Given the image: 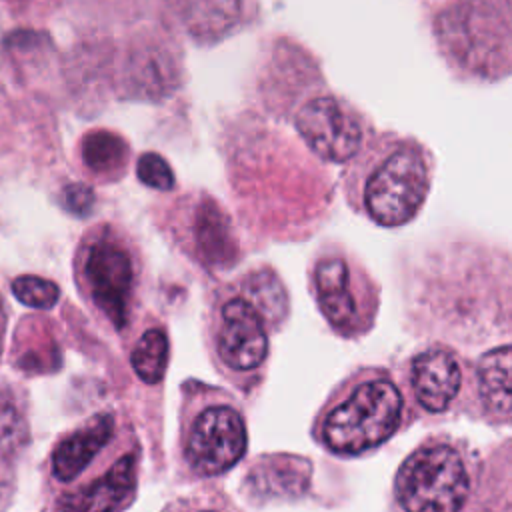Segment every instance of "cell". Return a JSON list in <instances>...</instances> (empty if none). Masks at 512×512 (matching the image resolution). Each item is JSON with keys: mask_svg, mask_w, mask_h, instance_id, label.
I'll return each instance as SVG.
<instances>
[{"mask_svg": "<svg viewBox=\"0 0 512 512\" xmlns=\"http://www.w3.org/2000/svg\"><path fill=\"white\" fill-rule=\"evenodd\" d=\"M256 310L264 314H280V300L284 302V292L278 280L272 276L268 278V272H260L250 282V296H246Z\"/></svg>", "mask_w": 512, "mask_h": 512, "instance_id": "obj_22", "label": "cell"}, {"mask_svg": "<svg viewBox=\"0 0 512 512\" xmlns=\"http://www.w3.org/2000/svg\"><path fill=\"white\" fill-rule=\"evenodd\" d=\"M476 386L482 404L494 414H512V346L486 352L476 368Z\"/></svg>", "mask_w": 512, "mask_h": 512, "instance_id": "obj_16", "label": "cell"}, {"mask_svg": "<svg viewBox=\"0 0 512 512\" xmlns=\"http://www.w3.org/2000/svg\"><path fill=\"white\" fill-rule=\"evenodd\" d=\"M12 292L22 304L38 310L52 308L60 296L58 286L40 276H18L12 282Z\"/></svg>", "mask_w": 512, "mask_h": 512, "instance_id": "obj_20", "label": "cell"}, {"mask_svg": "<svg viewBox=\"0 0 512 512\" xmlns=\"http://www.w3.org/2000/svg\"><path fill=\"white\" fill-rule=\"evenodd\" d=\"M0 344H2V316H0Z\"/></svg>", "mask_w": 512, "mask_h": 512, "instance_id": "obj_25", "label": "cell"}, {"mask_svg": "<svg viewBox=\"0 0 512 512\" xmlns=\"http://www.w3.org/2000/svg\"><path fill=\"white\" fill-rule=\"evenodd\" d=\"M136 488V458L126 454L108 472L62 500L64 512H118Z\"/></svg>", "mask_w": 512, "mask_h": 512, "instance_id": "obj_13", "label": "cell"}, {"mask_svg": "<svg viewBox=\"0 0 512 512\" xmlns=\"http://www.w3.org/2000/svg\"><path fill=\"white\" fill-rule=\"evenodd\" d=\"M28 442V424L22 410L8 398H0V452L16 454Z\"/></svg>", "mask_w": 512, "mask_h": 512, "instance_id": "obj_19", "label": "cell"}, {"mask_svg": "<svg viewBox=\"0 0 512 512\" xmlns=\"http://www.w3.org/2000/svg\"><path fill=\"white\" fill-rule=\"evenodd\" d=\"M346 164L342 176L350 206L378 226L410 222L428 198L434 156L414 136L394 130L374 132Z\"/></svg>", "mask_w": 512, "mask_h": 512, "instance_id": "obj_1", "label": "cell"}, {"mask_svg": "<svg viewBox=\"0 0 512 512\" xmlns=\"http://www.w3.org/2000/svg\"><path fill=\"white\" fill-rule=\"evenodd\" d=\"M78 154L84 170L98 180L120 178L128 166L130 146L112 130H88L78 142Z\"/></svg>", "mask_w": 512, "mask_h": 512, "instance_id": "obj_15", "label": "cell"}, {"mask_svg": "<svg viewBox=\"0 0 512 512\" xmlns=\"http://www.w3.org/2000/svg\"><path fill=\"white\" fill-rule=\"evenodd\" d=\"M124 84L128 94L162 100L182 84V54L178 46L162 34H142L128 48L124 64Z\"/></svg>", "mask_w": 512, "mask_h": 512, "instance_id": "obj_9", "label": "cell"}, {"mask_svg": "<svg viewBox=\"0 0 512 512\" xmlns=\"http://www.w3.org/2000/svg\"><path fill=\"white\" fill-rule=\"evenodd\" d=\"M130 364L146 384L160 382L168 364V338L164 330H146L130 354Z\"/></svg>", "mask_w": 512, "mask_h": 512, "instance_id": "obj_18", "label": "cell"}, {"mask_svg": "<svg viewBox=\"0 0 512 512\" xmlns=\"http://www.w3.org/2000/svg\"><path fill=\"white\" fill-rule=\"evenodd\" d=\"M216 356L232 374H250L268 354L264 316L246 296L226 298L214 322Z\"/></svg>", "mask_w": 512, "mask_h": 512, "instance_id": "obj_8", "label": "cell"}, {"mask_svg": "<svg viewBox=\"0 0 512 512\" xmlns=\"http://www.w3.org/2000/svg\"><path fill=\"white\" fill-rule=\"evenodd\" d=\"M462 382L458 360L444 348H428L410 364V384L416 400L428 412H444Z\"/></svg>", "mask_w": 512, "mask_h": 512, "instance_id": "obj_12", "label": "cell"}, {"mask_svg": "<svg viewBox=\"0 0 512 512\" xmlns=\"http://www.w3.org/2000/svg\"><path fill=\"white\" fill-rule=\"evenodd\" d=\"M42 0H0V6H4L10 12H28Z\"/></svg>", "mask_w": 512, "mask_h": 512, "instance_id": "obj_24", "label": "cell"}, {"mask_svg": "<svg viewBox=\"0 0 512 512\" xmlns=\"http://www.w3.org/2000/svg\"><path fill=\"white\" fill-rule=\"evenodd\" d=\"M172 28L196 44H216L250 18V0H158Z\"/></svg>", "mask_w": 512, "mask_h": 512, "instance_id": "obj_10", "label": "cell"}, {"mask_svg": "<svg viewBox=\"0 0 512 512\" xmlns=\"http://www.w3.org/2000/svg\"><path fill=\"white\" fill-rule=\"evenodd\" d=\"M394 490L404 512H460L472 490L470 466L454 444L428 442L402 462Z\"/></svg>", "mask_w": 512, "mask_h": 512, "instance_id": "obj_4", "label": "cell"}, {"mask_svg": "<svg viewBox=\"0 0 512 512\" xmlns=\"http://www.w3.org/2000/svg\"><path fill=\"white\" fill-rule=\"evenodd\" d=\"M186 208L200 250L206 256L224 254L230 248V222L220 204L206 194H198L188 200Z\"/></svg>", "mask_w": 512, "mask_h": 512, "instance_id": "obj_17", "label": "cell"}, {"mask_svg": "<svg viewBox=\"0 0 512 512\" xmlns=\"http://www.w3.org/2000/svg\"><path fill=\"white\" fill-rule=\"evenodd\" d=\"M402 420V394L380 372L354 376L334 394L318 418L320 442L344 456L368 452L386 442Z\"/></svg>", "mask_w": 512, "mask_h": 512, "instance_id": "obj_3", "label": "cell"}, {"mask_svg": "<svg viewBox=\"0 0 512 512\" xmlns=\"http://www.w3.org/2000/svg\"><path fill=\"white\" fill-rule=\"evenodd\" d=\"M246 424L230 404L202 408L184 440V454L190 468L202 476H214L232 468L246 452Z\"/></svg>", "mask_w": 512, "mask_h": 512, "instance_id": "obj_6", "label": "cell"}, {"mask_svg": "<svg viewBox=\"0 0 512 512\" xmlns=\"http://www.w3.org/2000/svg\"><path fill=\"white\" fill-rule=\"evenodd\" d=\"M354 280L350 264L340 256H326L314 266L312 284L320 312L334 330L346 336L364 330L370 322Z\"/></svg>", "mask_w": 512, "mask_h": 512, "instance_id": "obj_11", "label": "cell"}, {"mask_svg": "<svg viewBox=\"0 0 512 512\" xmlns=\"http://www.w3.org/2000/svg\"><path fill=\"white\" fill-rule=\"evenodd\" d=\"M292 124L316 158L334 164L350 162L376 132L358 106L322 84L298 100Z\"/></svg>", "mask_w": 512, "mask_h": 512, "instance_id": "obj_5", "label": "cell"}, {"mask_svg": "<svg viewBox=\"0 0 512 512\" xmlns=\"http://www.w3.org/2000/svg\"><path fill=\"white\" fill-rule=\"evenodd\" d=\"M84 282L100 312H104L116 328L128 322L134 268L130 252L108 232H98L84 252Z\"/></svg>", "mask_w": 512, "mask_h": 512, "instance_id": "obj_7", "label": "cell"}, {"mask_svg": "<svg viewBox=\"0 0 512 512\" xmlns=\"http://www.w3.org/2000/svg\"><path fill=\"white\" fill-rule=\"evenodd\" d=\"M62 202L68 212L76 216H86L94 206V192L82 182H72L62 190Z\"/></svg>", "mask_w": 512, "mask_h": 512, "instance_id": "obj_23", "label": "cell"}, {"mask_svg": "<svg viewBox=\"0 0 512 512\" xmlns=\"http://www.w3.org/2000/svg\"><path fill=\"white\" fill-rule=\"evenodd\" d=\"M114 432V416L98 414L86 426L66 436L52 454V474L60 482L74 480L108 444Z\"/></svg>", "mask_w": 512, "mask_h": 512, "instance_id": "obj_14", "label": "cell"}, {"mask_svg": "<svg viewBox=\"0 0 512 512\" xmlns=\"http://www.w3.org/2000/svg\"><path fill=\"white\" fill-rule=\"evenodd\" d=\"M138 180L154 190H172L174 188V172L164 156L156 152H146L138 158L136 164Z\"/></svg>", "mask_w": 512, "mask_h": 512, "instance_id": "obj_21", "label": "cell"}, {"mask_svg": "<svg viewBox=\"0 0 512 512\" xmlns=\"http://www.w3.org/2000/svg\"><path fill=\"white\" fill-rule=\"evenodd\" d=\"M444 66L462 82L512 76V0H444L428 14Z\"/></svg>", "mask_w": 512, "mask_h": 512, "instance_id": "obj_2", "label": "cell"}, {"mask_svg": "<svg viewBox=\"0 0 512 512\" xmlns=\"http://www.w3.org/2000/svg\"><path fill=\"white\" fill-rule=\"evenodd\" d=\"M200 512H216V510H200Z\"/></svg>", "mask_w": 512, "mask_h": 512, "instance_id": "obj_26", "label": "cell"}]
</instances>
